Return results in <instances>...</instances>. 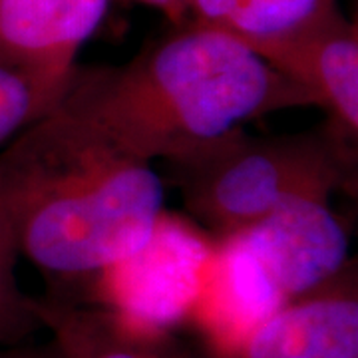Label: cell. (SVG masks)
Masks as SVG:
<instances>
[{
	"mask_svg": "<svg viewBox=\"0 0 358 358\" xmlns=\"http://www.w3.org/2000/svg\"><path fill=\"white\" fill-rule=\"evenodd\" d=\"M166 187L54 106L0 152V201L20 255L58 287H86L150 241Z\"/></svg>",
	"mask_w": 358,
	"mask_h": 358,
	"instance_id": "6da1fadb",
	"label": "cell"
},
{
	"mask_svg": "<svg viewBox=\"0 0 358 358\" xmlns=\"http://www.w3.org/2000/svg\"><path fill=\"white\" fill-rule=\"evenodd\" d=\"M56 106L117 152L167 164L251 120L313 103L241 40L192 22L122 68H76Z\"/></svg>",
	"mask_w": 358,
	"mask_h": 358,
	"instance_id": "7a4b0ae2",
	"label": "cell"
},
{
	"mask_svg": "<svg viewBox=\"0 0 358 358\" xmlns=\"http://www.w3.org/2000/svg\"><path fill=\"white\" fill-rule=\"evenodd\" d=\"M166 166L185 211L215 239L282 205L303 199L331 203L355 171L350 148L327 126L275 138L235 129Z\"/></svg>",
	"mask_w": 358,
	"mask_h": 358,
	"instance_id": "3957f363",
	"label": "cell"
},
{
	"mask_svg": "<svg viewBox=\"0 0 358 358\" xmlns=\"http://www.w3.org/2000/svg\"><path fill=\"white\" fill-rule=\"evenodd\" d=\"M215 239L164 213L150 241L102 271L88 291L96 307L145 334H176L192 310Z\"/></svg>",
	"mask_w": 358,
	"mask_h": 358,
	"instance_id": "277c9868",
	"label": "cell"
},
{
	"mask_svg": "<svg viewBox=\"0 0 358 358\" xmlns=\"http://www.w3.org/2000/svg\"><path fill=\"white\" fill-rule=\"evenodd\" d=\"M285 303L350 263V237L331 203L303 199L225 235Z\"/></svg>",
	"mask_w": 358,
	"mask_h": 358,
	"instance_id": "5b68a950",
	"label": "cell"
},
{
	"mask_svg": "<svg viewBox=\"0 0 358 358\" xmlns=\"http://www.w3.org/2000/svg\"><path fill=\"white\" fill-rule=\"evenodd\" d=\"M245 44V42H243ZM275 72L307 94L329 117L327 128L346 148L358 134L357 26L334 10L289 34L247 44Z\"/></svg>",
	"mask_w": 358,
	"mask_h": 358,
	"instance_id": "8992f818",
	"label": "cell"
},
{
	"mask_svg": "<svg viewBox=\"0 0 358 358\" xmlns=\"http://www.w3.org/2000/svg\"><path fill=\"white\" fill-rule=\"evenodd\" d=\"M229 358H358L355 261L277 308Z\"/></svg>",
	"mask_w": 358,
	"mask_h": 358,
	"instance_id": "52a82bcc",
	"label": "cell"
},
{
	"mask_svg": "<svg viewBox=\"0 0 358 358\" xmlns=\"http://www.w3.org/2000/svg\"><path fill=\"white\" fill-rule=\"evenodd\" d=\"M110 0H0V60L70 78Z\"/></svg>",
	"mask_w": 358,
	"mask_h": 358,
	"instance_id": "ba28073f",
	"label": "cell"
},
{
	"mask_svg": "<svg viewBox=\"0 0 358 358\" xmlns=\"http://www.w3.org/2000/svg\"><path fill=\"white\" fill-rule=\"evenodd\" d=\"M36 313L64 358H199L176 334L138 333L96 305L36 299Z\"/></svg>",
	"mask_w": 358,
	"mask_h": 358,
	"instance_id": "9c48e42d",
	"label": "cell"
},
{
	"mask_svg": "<svg viewBox=\"0 0 358 358\" xmlns=\"http://www.w3.org/2000/svg\"><path fill=\"white\" fill-rule=\"evenodd\" d=\"M338 10L336 0H192L193 22L245 44L289 34Z\"/></svg>",
	"mask_w": 358,
	"mask_h": 358,
	"instance_id": "30bf717a",
	"label": "cell"
},
{
	"mask_svg": "<svg viewBox=\"0 0 358 358\" xmlns=\"http://www.w3.org/2000/svg\"><path fill=\"white\" fill-rule=\"evenodd\" d=\"M72 76L52 78L0 60V148L48 114Z\"/></svg>",
	"mask_w": 358,
	"mask_h": 358,
	"instance_id": "8fae6325",
	"label": "cell"
},
{
	"mask_svg": "<svg viewBox=\"0 0 358 358\" xmlns=\"http://www.w3.org/2000/svg\"><path fill=\"white\" fill-rule=\"evenodd\" d=\"M20 257L10 217L0 201V346L26 343L42 329L36 313V299L28 296L16 279Z\"/></svg>",
	"mask_w": 358,
	"mask_h": 358,
	"instance_id": "7c38bea8",
	"label": "cell"
},
{
	"mask_svg": "<svg viewBox=\"0 0 358 358\" xmlns=\"http://www.w3.org/2000/svg\"><path fill=\"white\" fill-rule=\"evenodd\" d=\"M0 358H64L54 343L48 345H8L0 346Z\"/></svg>",
	"mask_w": 358,
	"mask_h": 358,
	"instance_id": "4fadbf2b",
	"label": "cell"
},
{
	"mask_svg": "<svg viewBox=\"0 0 358 358\" xmlns=\"http://www.w3.org/2000/svg\"><path fill=\"white\" fill-rule=\"evenodd\" d=\"M138 2L164 10L173 20H181L185 14L192 13V0H138Z\"/></svg>",
	"mask_w": 358,
	"mask_h": 358,
	"instance_id": "5bb4252c",
	"label": "cell"
}]
</instances>
